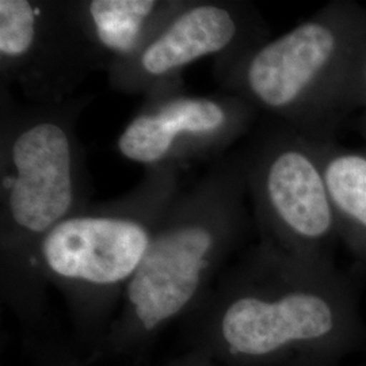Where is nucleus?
<instances>
[{
  "label": "nucleus",
  "instance_id": "f257e3e1",
  "mask_svg": "<svg viewBox=\"0 0 366 366\" xmlns=\"http://www.w3.org/2000/svg\"><path fill=\"white\" fill-rule=\"evenodd\" d=\"M189 352L228 366H338L366 349L354 277L259 240L184 319Z\"/></svg>",
  "mask_w": 366,
  "mask_h": 366
},
{
  "label": "nucleus",
  "instance_id": "f03ea898",
  "mask_svg": "<svg viewBox=\"0 0 366 366\" xmlns=\"http://www.w3.org/2000/svg\"><path fill=\"white\" fill-rule=\"evenodd\" d=\"M92 95L61 104H18L0 84V297L25 331L46 316L36 258L53 228L92 204V181L78 137Z\"/></svg>",
  "mask_w": 366,
  "mask_h": 366
},
{
  "label": "nucleus",
  "instance_id": "7ed1b4c3",
  "mask_svg": "<svg viewBox=\"0 0 366 366\" xmlns=\"http://www.w3.org/2000/svg\"><path fill=\"white\" fill-rule=\"evenodd\" d=\"M242 151L213 162L194 186L174 198L154 234L92 365L134 355L205 300L249 232Z\"/></svg>",
  "mask_w": 366,
  "mask_h": 366
},
{
  "label": "nucleus",
  "instance_id": "20e7f679",
  "mask_svg": "<svg viewBox=\"0 0 366 366\" xmlns=\"http://www.w3.org/2000/svg\"><path fill=\"white\" fill-rule=\"evenodd\" d=\"M179 171L145 170L129 192L92 202L39 244L37 274L45 288L61 293L86 360L105 340L159 224L181 192Z\"/></svg>",
  "mask_w": 366,
  "mask_h": 366
},
{
  "label": "nucleus",
  "instance_id": "39448f33",
  "mask_svg": "<svg viewBox=\"0 0 366 366\" xmlns=\"http://www.w3.org/2000/svg\"><path fill=\"white\" fill-rule=\"evenodd\" d=\"M366 44V7L330 1L287 33L213 61L222 92L272 121L315 139H334L345 97Z\"/></svg>",
  "mask_w": 366,
  "mask_h": 366
},
{
  "label": "nucleus",
  "instance_id": "423d86ee",
  "mask_svg": "<svg viewBox=\"0 0 366 366\" xmlns=\"http://www.w3.org/2000/svg\"><path fill=\"white\" fill-rule=\"evenodd\" d=\"M259 240L308 261H334L340 240L320 139L272 121L240 149Z\"/></svg>",
  "mask_w": 366,
  "mask_h": 366
},
{
  "label": "nucleus",
  "instance_id": "0eeeda50",
  "mask_svg": "<svg viewBox=\"0 0 366 366\" xmlns=\"http://www.w3.org/2000/svg\"><path fill=\"white\" fill-rule=\"evenodd\" d=\"M105 61L76 0H0V84L36 105L61 104Z\"/></svg>",
  "mask_w": 366,
  "mask_h": 366
},
{
  "label": "nucleus",
  "instance_id": "6e6552de",
  "mask_svg": "<svg viewBox=\"0 0 366 366\" xmlns=\"http://www.w3.org/2000/svg\"><path fill=\"white\" fill-rule=\"evenodd\" d=\"M258 110L229 92L194 95L182 76L145 94L144 102L118 136V154L148 169L183 166L225 151L249 133Z\"/></svg>",
  "mask_w": 366,
  "mask_h": 366
},
{
  "label": "nucleus",
  "instance_id": "1a4fd4ad",
  "mask_svg": "<svg viewBox=\"0 0 366 366\" xmlns=\"http://www.w3.org/2000/svg\"><path fill=\"white\" fill-rule=\"evenodd\" d=\"M269 39L263 16L249 1L187 0L140 52L106 69L107 81L113 92L145 95L202 59L236 56Z\"/></svg>",
  "mask_w": 366,
  "mask_h": 366
},
{
  "label": "nucleus",
  "instance_id": "9d476101",
  "mask_svg": "<svg viewBox=\"0 0 366 366\" xmlns=\"http://www.w3.org/2000/svg\"><path fill=\"white\" fill-rule=\"evenodd\" d=\"M187 0H76L79 18L106 69L140 52Z\"/></svg>",
  "mask_w": 366,
  "mask_h": 366
},
{
  "label": "nucleus",
  "instance_id": "9b49d317",
  "mask_svg": "<svg viewBox=\"0 0 366 366\" xmlns=\"http://www.w3.org/2000/svg\"><path fill=\"white\" fill-rule=\"evenodd\" d=\"M320 159L340 239L366 266V148L320 139Z\"/></svg>",
  "mask_w": 366,
  "mask_h": 366
},
{
  "label": "nucleus",
  "instance_id": "f8f14e48",
  "mask_svg": "<svg viewBox=\"0 0 366 366\" xmlns=\"http://www.w3.org/2000/svg\"><path fill=\"white\" fill-rule=\"evenodd\" d=\"M25 349L31 366H90L78 346L48 320L25 331Z\"/></svg>",
  "mask_w": 366,
  "mask_h": 366
},
{
  "label": "nucleus",
  "instance_id": "ddd939ff",
  "mask_svg": "<svg viewBox=\"0 0 366 366\" xmlns=\"http://www.w3.org/2000/svg\"><path fill=\"white\" fill-rule=\"evenodd\" d=\"M357 114L355 128L366 142V44L360 53L345 97V116Z\"/></svg>",
  "mask_w": 366,
  "mask_h": 366
},
{
  "label": "nucleus",
  "instance_id": "4468645a",
  "mask_svg": "<svg viewBox=\"0 0 366 366\" xmlns=\"http://www.w3.org/2000/svg\"><path fill=\"white\" fill-rule=\"evenodd\" d=\"M162 366H228L224 365L219 361H214L209 357H205L202 354L194 353V352H187L181 357L172 360L170 362Z\"/></svg>",
  "mask_w": 366,
  "mask_h": 366
}]
</instances>
